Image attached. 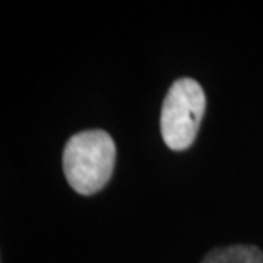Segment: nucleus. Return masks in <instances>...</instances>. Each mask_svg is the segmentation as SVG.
<instances>
[{
    "label": "nucleus",
    "mask_w": 263,
    "mask_h": 263,
    "mask_svg": "<svg viewBox=\"0 0 263 263\" xmlns=\"http://www.w3.org/2000/svg\"><path fill=\"white\" fill-rule=\"evenodd\" d=\"M117 161V147L104 130H84L70 137L64 149V173L81 195H94L108 185Z\"/></svg>",
    "instance_id": "obj_1"
},
{
    "label": "nucleus",
    "mask_w": 263,
    "mask_h": 263,
    "mask_svg": "<svg viewBox=\"0 0 263 263\" xmlns=\"http://www.w3.org/2000/svg\"><path fill=\"white\" fill-rule=\"evenodd\" d=\"M205 113V92L190 77L173 82L161 109V134L171 151H185L197 139Z\"/></svg>",
    "instance_id": "obj_2"
},
{
    "label": "nucleus",
    "mask_w": 263,
    "mask_h": 263,
    "mask_svg": "<svg viewBox=\"0 0 263 263\" xmlns=\"http://www.w3.org/2000/svg\"><path fill=\"white\" fill-rule=\"evenodd\" d=\"M202 263H263V253L256 246H228L210 251Z\"/></svg>",
    "instance_id": "obj_3"
}]
</instances>
